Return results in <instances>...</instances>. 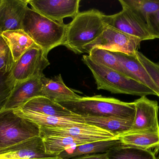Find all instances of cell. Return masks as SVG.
I'll use <instances>...</instances> for the list:
<instances>
[{
	"label": "cell",
	"instance_id": "cell-1",
	"mask_svg": "<svg viewBox=\"0 0 159 159\" xmlns=\"http://www.w3.org/2000/svg\"><path fill=\"white\" fill-rule=\"evenodd\" d=\"M58 103L75 115L91 116L116 117L133 121L135 108L134 102H125L114 98L96 95Z\"/></svg>",
	"mask_w": 159,
	"mask_h": 159
},
{
	"label": "cell",
	"instance_id": "cell-2",
	"mask_svg": "<svg viewBox=\"0 0 159 159\" xmlns=\"http://www.w3.org/2000/svg\"><path fill=\"white\" fill-rule=\"evenodd\" d=\"M103 15L95 9L79 12L67 24L62 45L75 54L85 53L83 48L95 41L104 30L106 24Z\"/></svg>",
	"mask_w": 159,
	"mask_h": 159
},
{
	"label": "cell",
	"instance_id": "cell-3",
	"mask_svg": "<svg viewBox=\"0 0 159 159\" xmlns=\"http://www.w3.org/2000/svg\"><path fill=\"white\" fill-rule=\"evenodd\" d=\"M67 24L52 20L28 7L22 21V30L46 55L64 43Z\"/></svg>",
	"mask_w": 159,
	"mask_h": 159
},
{
	"label": "cell",
	"instance_id": "cell-4",
	"mask_svg": "<svg viewBox=\"0 0 159 159\" xmlns=\"http://www.w3.org/2000/svg\"><path fill=\"white\" fill-rule=\"evenodd\" d=\"M82 61L92 73L98 90H104L114 94L134 96L156 95V92L143 83L117 71L93 61L89 55H84Z\"/></svg>",
	"mask_w": 159,
	"mask_h": 159
},
{
	"label": "cell",
	"instance_id": "cell-5",
	"mask_svg": "<svg viewBox=\"0 0 159 159\" xmlns=\"http://www.w3.org/2000/svg\"><path fill=\"white\" fill-rule=\"evenodd\" d=\"M39 135L38 125L18 115L14 110L0 112V150Z\"/></svg>",
	"mask_w": 159,
	"mask_h": 159
},
{
	"label": "cell",
	"instance_id": "cell-6",
	"mask_svg": "<svg viewBox=\"0 0 159 159\" xmlns=\"http://www.w3.org/2000/svg\"><path fill=\"white\" fill-rule=\"evenodd\" d=\"M142 42L140 38L106 25L100 36L84 47L83 49L85 53H89L93 48L100 47L136 57V53Z\"/></svg>",
	"mask_w": 159,
	"mask_h": 159
},
{
	"label": "cell",
	"instance_id": "cell-7",
	"mask_svg": "<svg viewBox=\"0 0 159 159\" xmlns=\"http://www.w3.org/2000/svg\"><path fill=\"white\" fill-rule=\"evenodd\" d=\"M50 64L47 55L41 48L34 44L15 63L11 74L16 82L41 77L44 75V70Z\"/></svg>",
	"mask_w": 159,
	"mask_h": 159
},
{
	"label": "cell",
	"instance_id": "cell-8",
	"mask_svg": "<svg viewBox=\"0 0 159 159\" xmlns=\"http://www.w3.org/2000/svg\"><path fill=\"white\" fill-rule=\"evenodd\" d=\"M134 103L135 113L132 126L129 130L124 133H159V106L157 101L149 100L146 96H142Z\"/></svg>",
	"mask_w": 159,
	"mask_h": 159
},
{
	"label": "cell",
	"instance_id": "cell-9",
	"mask_svg": "<svg viewBox=\"0 0 159 159\" xmlns=\"http://www.w3.org/2000/svg\"><path fill=\"white\" fill-rule=\"evenodd\" d=\"M122 7V10L117 14L109 16L103 14L105 23L127 34L140 38L142 41L154 39L146 24L138 19L129 9L125 7Z\"/></svg>",
	"mask_w": 159,
	"mask_h": 159
},
{
	"label": "cell",
	"instance_id": "cell-10",
	"mask_svg": "<svg viewBox=\"0 0 159 159\" xmlns=\"http://www.w3.org/2000/svg\"><path fill=\"white\" fill-rule=\"evenodd\" d=\"M32 8L59 23L65 18L73 19L79 13L80 0H28Z\"/></svg>",
	"mask_w": 159,
	"mask_h": 159
},
{
	"label": "cell",
	"instance_id": "cell-11",
	"mask_svg": "<svg viewBox=\"0 0 159 159\" xmlns=\"http://www.w3.org/2000/svg\"><path fill=\"white\" fill-rule=\"evenodd\" d=\"M42 138L49 136H71L92 140L93 142L118 138L119 135L111 132L92 125L70 127H39Z\"/></svg>",
	"mask_w": 159,
	"mask_h": 159
},
{
	"label": "cell",
	"instance_id": "cell-12",
	"mask_svg": "<svg viewBox=\"0 0 159 159\" xmlns=\"http://www.w3.org/2000/svg\"><path fill=\"white\" fill-rule=\"evenodd\" d=\"M28 4V0H2L0 34L8 31L22 30V21Z\"/></svg>",
	"mask_w": 159,
	"mask_h": 159
},
{
	"label": "cell",
	"instance_id": "cell-13",
	"mask_svg": "<svg viewBox=\"0 0 159 159\" xmlns=\"http://www.w3.org/2000/svg\"><path fill=\"white\" fill-rule=\"evenodd\" d=\"M0 155L17 159H46L57 157L46 153L43 138L40 135L0 150Z\"/></svg>",
	"mask_w": 159,
	"mask_h": 159
},
{
	"label": "cell",
	"instance_id": "cell-14",
	"mask_svg": "<svg viewBox=\"0 0 159 159\" xmlns=\"http://www.w3.org/2000/svg\"><path fill=\"white\" fill-rule=\"evenodd\" d=\"M42 77H37L24 81L16 82L5 110L18 109L31 99L42 96Z\"/></svg>",
	"mask_w": 159,
	"mask_h": 159
},
{
	"label": "cell",
	"instance_id": "cell-15",
	"mask_svg": "<svg viewBox=\"0 0 159 159\" xmlns=\"http://www.w3.org/2000/svg\"><path fill=\"white\" fill-rule=\"evenodd\" d=\"M14 111L18 115L35 123L39 127H70L88 124L83 117L78 115L69 117H58L47 115L21 108Z\"/></svg>",
	"mask_w": 159,
	"mask_h": 159
},
{
	"label": "cell",
	"instance_id": "cell-16",
	"mask_svg": "<svg viewBox=\"0 0 159 159\" xmlns=\"http://www.w3.org/2000/svg\"><path fill=\"white\" fill-rule=\"evenodd\" d=\"M42 82V96L46 97L56 102L74 101L81 96L68 87L63 82L61 74L48 78L44 75Z\"/></svg>",
	"mask_w": 159,
	"mask_h": 159
},
{
	"label": "cell",
	"instance_id": "cell-17",
	"mask_svg": "<svg viewBox=\"0 0 159 159\" xmlns=\"http://www.w3.org/2000/svg\"><path fill=\"white\" fill-rule=\"evenodd\" d=\"M118 59L123 68L128 72L131 78L143 83L156 92L159 98V89L155 85L147 72L137 59V57L125 53L112 51Z\"/></svg>",
	"mask_w": 159,
	"mask_h": 159
},
{
	"label": "cell",
	"instance_id": "cell-18",
	"mask_svg": "<svg viewBox=\"0 0 159 159\" xmlns=\"http://www.w3.org/2000/svg\"><path fill=\"white\" fill-rule=\"evenodd\" d=\"M121 145L118 138L88 143L66 149L57 157L70 159L92 154L107 153L114 147Z\"/></svg>",
	"mask_w": 159,
	"mask_h": 159
},
{
	"label": "cell",
	"instance_id": "cell-19",
	"mask_svg": "<svg viewBox=\"0 0 159 159\" xmlns=\"http://www.w3.org/2000/svg\"><path fill=\"white\" fill-rule=\"evenodd\" d=\"M20 108L54 116L69 117L76 115L58 103L43 96L31 99Z\"/></svg>",
	"mask_w": 159,
	"mask_h": 159
},
{
	"label": "cell",
	"instance_id": "cell-20",
	"mask_svg": "<svg viewBox=\"0 0 159 159\" xmlns=\"http://www.w3.org/2000/svg\"><path fill=\"white\" fill-rule=\"evenodd\" d=\"M1 35L8 45L15 63L27 50L35 44L23 30L4 32L1 34Z\"/></svg>",
	"mask_w": 159,
	"mask_h": 159
},
{
	"label": "cell",
	"instance_id": "cell-21",
	"mask_svg": "<svg viewBox=\"0 0 159 159\" xmlns=\"http://www.w3.org/2000/svg\"><path fill=\"white\" fill-rule=\"evenodd\" d=\"M121 145L137 147L146 150L159 149V133H126L119 135Z\"/></svg>",
	"mask_w": 159,
	"mask_h": 159
},
{
	"label": "cell",
	"instance_id": "cell-22",
	"mask_svg": "<svg viewBox=\"0 0 159 159\" xmlns=\"http://www.w3.org/2000/svg\"><path fill=\"white\" fill-rule=\"evenodd\" d=\"M82 117L87 124L111 132L118 135L129 130L133 122L116 117Z\"/></svg>",
	"mask_w": 159,
	"mask_h": 159
},
{
	"label": "cell",
	"instance_id": "cell-23",
	"mask_svg": "<svg viewBox=\"0 0 159 159\" xmlns=\"http://www.w3.org/2000/svg\"><path fill=\"white\" fill-rule=\"evenodd\" d=\"M48 154L58 157L64 150L93 141L71 136H49L42 138Z\"/></svg>",
	"mask_w": 159,
	"mask_h": 159
},
{
	"label": "cell",
	"instance_id": "cell-24",
	"mask_svg": "<svg viewBox=\"0 0 159 159\" xmlns=\"http://www.w3.org/2000/svg\"><path fill=\"white\" fill-rule=\"evenodd\" d=\"M119 2L121 6L129 9L147 25L148 16L159 10V0H119Z\"/></svg>",
	"mask_w": 159,
	"mask_h": 159
},
{
	"label": "cell",
	"instance_id": "cell-25",
	"mask_svg": "<svg viewBox=\"0 0 159 159\" xmlns=\"http://www.w3.org/2000/svg\"><path fill=\"white\" fill-rule=\"evenodd\" d=\"M88 54L90 58L94 62L117 71L130 77L118 59L110 50L102 48L94 47L89 51Z\"/></svg>",
	"mask_w": 159,
	"mask_h": 159
},
{
	"label": "cell",
	"instance_id": "cell-26",
	"mask_svg": "<svg viewBox=\"0 0 159 159\" xmlns=\"http://www.w3.org/2000/svg\"><path fill=\"white\" fill-rule=\"evenodd\" d=\"M109 159H157L150 150L120 145L107 152Z\"/></svg>",
	"mask_w": 159,
	"mask_h": 159
},
{
	"label": "cell",
	"instance_id": "cell-27",
	"mask_svg": "<svg viewBox=\"0 0 159 159\" xmlns=\"http://www.w3.org/2000/svg\"><path fill=\"white\" fill-rule=\"evenodd\" d=\"M16 82L11 72H0V112L4 110Z\"/></svg>",
	"mask_w": 159,
	"mask_h": 159
},
{
	"label": "cell",
	"instance_id": "cell-28",
	"mask_svg": "<svg viewBox=\"0 0 159 159\" xmlns=\"http://www.w3.org/2000/svg\"><path fill=\"white\" fill-rule=\"evenodd\" d=\"M15 63L11 50L0 34V72H11Z\"/></svg>",
	"mask_w": 159,
	"mask_h": 159
},
{
	"label": "cell",
	"instance_id": "cell-29",
	"mask_svg": "<svg viewBox=\"0 0 159 159\" xmlns=\"http://www.w3.org/2000/svg\"><path fill=\"white\" fill-rule=\"evenodd\" d=\"M136 56L140 63L159 89V62L152 61L139 51L136 53Z\"/></svg>",
	"mask_w": 159,
	"mask_h": 159
},
{
	"label": "cell",
	"instance_id": "cell-30",
	"mask_svg": "<svg viewBox=\"0 0 159 159\" xmlns=\"http://www.w3.org/2000/svg\"><path fill=\"white\" fill-rule=\"evenodd\" d=\"M147 26L154 39H159V10L148 16Z\"/></svg>",
	"mask_w": 159,
	"mask_h": 159
},
{
	"label": "cell",
	"instance_id": "cell-31",
	"mask_svg": "<svg viewBox=\"0 0 159 159\" xmlns=\"http://www.w3.org/2000/svg\"><path fill=\"white\" fill-rule=\"evenodd\" d=\"M70 159H109L107 153L101 154H92L77 157L74 158Z\"/></svg>",
	"mask_w": 159,
	"mask_h": 159
},
{
	"label": "cell",
	"instance_id": "cell-32",
	"mask_svg": "<svg viewBox=\"0 0 159 159\" xmlns=\"http://www.w3.org/2000/svg\"><path fill=\"white\" fill-rule=\"evenodd\" d=\"M0 159H17L14 158L9 157H4L0 155Z\"/></svg>",
	"mask_w": 159,
	"mask_h": 159
},
{
	"label": "cell",
	"instance_id": "cell-33",
	"mask_svg": "<svg viewBox=\"0 0 159 159\" xmlns=\"http://www.w3.org/2000/svg\"><path fill=\"white\" fill-rule=\"evenodd\" d=\"M46 159H65L61 158L59 157H55L50 158Z\"/></svg>",
	"mask_w": 159,
	"mask_h": 159
},
{
	"label": "cell",
	"instance_id": "cell-34",
	"mask_svg": "<svg viewBox=\"0 0 159 159\" xmlns=\"http://www.w3.org/2000/svg\"><path fill=\"white\" fill-rule=\"evenodd\" d=\"M1 2H2V0H0V3H1Z\"/></svg>",
	"mask_w": 159,
	"mask_h": 159
},
{
	"label": "cell",
	"instance_id": "cell-35",
	"mask_svg": "<svg viewBox=\"0 0 159 159\" xmlns=\"http://www.w3.org/2000/svg\"><path fill=\"white\" fill-rule=\"evenodd\" d=\"M158 159H159V157H158Z\"/></svg>",
	"mask_w": 159,
	"mask_h": 159
}]
</instances>
